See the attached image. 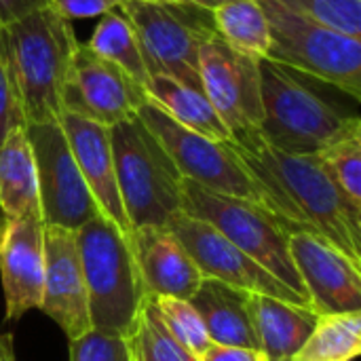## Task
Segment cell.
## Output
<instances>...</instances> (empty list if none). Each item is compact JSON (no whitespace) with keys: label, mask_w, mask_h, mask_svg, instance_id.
I'll return each instance as SVG.
<instances>
[{"label":"cell","mask_w":361,"mask_h":361,"mask_svg":"<svg viewBox=\"0 0 361 361\" xmlns=\"http://www.w3.org/2000/svg\"><path fill=\"white\" fill-rule=\"evenodd\" d=\"M231 146L294 231L326 237L361 264V212L343 197L315 154L281 152L260 133L241 142L231 140Z\"/></svg>","instance_id":"6da1fadb"},{"label":"cell","mask_w":361,"mask_h":361,"mask_svg":"<svg viewBox=\"0 0 361 361\" xmlns=\"http://www.w3.org/2000/svg\"><path fill=\"white\" fill-rule=\"evenodd\" d=\"M78 38L66 17L42 6L0 27V49L21 95L25 125L57 121Z\"/></svg>","instance_id":"7a4b0ae2"},{"label":"cell","mask_w":361,"mask_h":361,"mask_svg":"<svg viewBox=\"0 0 361 361\" xmlns=\"http://www.w3.org/2000/svg\"><path fill=\"white\" fill-rule=\"evenodd\" d=\"M91 328L129 336L148 298L129 239L102 214L74 231Z\"/></svg>","instance_id":"3957f363"},{"label":"cell","mask_w":361,"mask_h":361,"mask_svg":"<svg viewBox=\"0 0 361 361\" xmlns=\"http://www.w3.org/2000/svg\"><path fill=\"white\" fill-rule=\"evenodd\" d=\"M116 184L131 233L167 228L182 212V176L154 133L135 114L110 127Z\"/></svg>","instance_id":"277c9868"},{"label":"cell","mask_w":361,"mask_h":361,"mask_svg":"<svg viewBox=\"0 0 361 361\" xmlns=\"http://www.w3.org/2000/svg\"><path fill=\"white\" fill-rule=\"evenodd\" d=\"M258 66L262 93L258 133L269 146L290 154H317L355 118L302 82L296 70L269 57Z\"/></svg>","instance_id":"5b68a950"},{"label":"cell","mask_w":361,"mask_h":361,"mask_svg":"<svg viewBox=\"0 0 361 361\" xmlns=\"http://www.w3.org/2000/svg\"><path fill=\"white\" fill-rule=\"evenodd\" d=\"M182 212L214 226L243 254L309 302L302 279L290 256V235L294 231L277 216L256 203L207 190L190 180H182Z\"/></svg>","instance_id":"8992f818"},{"label":"cell","mask_w":361,"mask_h":361,"mask_svg":"<svg viewBox=\"0 0 361 361\" xmlns=\"http://www.w3.org/2000/svg\"><path fill=\"white\" fill-rule=\"evenodd\" d=\"M121 11L135 30L148 76H169L203 91L199 53L216 34L212 8L178 0H125Z\"/></svg>","instance_id":"52a82bcc"},{"label":"cell","mask_w":361,"mask_h":361,"mask_svg":"<svg viewBox=\"0 0 361 361\" xmlns=\"http://www.w3.org/2000/svg\"><path fill=\"white\" fill-rule=\"evenodd\" d=\"M258 2L271 32L269 59L361 99V38L319 25L275 0Z\"/></svg>","instance_id":"ba28073f"},{"label":"cell","mask_w":361,"mask_h":361,"mask_svg":"<svg viewBox=\"0 0 361 361\" xmlns=\"http://www.w3.org/2000/svg\"><path fill=\"white\" fill-rule=\"evenodd\" d=\"M137 116L163 144V148L167 150L184 180H190L220 195L256 203L273 216H277L281 222H286L279 216V209L269 197V192L245 169V165L233 150L231 142H216L182 127L150 99L140 106Z\"/></svg>","instance_id":"9c48e42d"},{"label":"cell","mask_w":361,"mask_h":361,"mask_svg":"<svg viewBox=\"0 0 361 361\" xmlns=\"http://www.w3.org/2000/svg\"><path fill=\"white\" fill-rule=\"evenodd\" d=\"M44 226L76 231L99 214L72 157L59 121L25 125Z\"/></svg>","instance_id":"30bf717a"},{"label":"cell","mask_w":361,"mask_h":361,"mask_svg":"<svg viewBox=\"0 0 361 361\" xmlns=\"http://www.w3.org/2000/svg\"><path fill=\"white\" fill-rule=\"evenodd\" d=\"M260 59L228 47L214 34L199 53L201 89L231 131L233 142L258 135L262 123Z\"/></svg>","instance_id":"8fae6325"},{"label":"cell","mask_w":361,"mask_h":361,"mask_svg":"<svg viewBox=\"0 0 361 361\" xmlns=\"http://www.w3.org/2000/svg\"><path fill=\"white\" fill-rule=\"evenodd\" d=\"M144 102L148 95L140 82L78 42L61 93V112L112 127L135 116Z\"/></svg>","instance_id":"7c38bea8"},{"label":"cell","mask_w":361,"mask_h":361,"mask_svg":"<svg viewBox=\"0 0 361 361\" xmlns=\"http://www.w3.org/2000/svg\"><path fill=\"white\" fill-rule=\"evenodd\" d=\"M167 228L188 252V256L192 258L203 277L222 281L231 288L250 294H264L311 309V305L305 298H300L294 290H290L286 283L273 277L267 269H262L247 254H243L235 243H231L207 222H201L180 212L169 222Z\"/></svg>","instance_id":"4fadbf2b"},{"label":"cell","mask_w":361,"mask_h":361,"mask_svg":"<svg viewBox=\"0 0 361 361\" xmlns=\"http://www.w3.org/2000/svg\"><path fill=\"white\" fill-rule=\"evenodd\" d=\"M290 256L317 315L361 311V264L313 231L290 235Z\"/></svg>","instance_id":"5bb4252c"},{"label":"cell","mask_w":361,"mask_h":361,"mask_svg":"<svg viewBox=\"0 0 361 361\" xmlns=\"http://www.w3.org/2000/svg\"><path fill=\"white\" fill-rule=\"evenodd\" d=\"M0 277L6 319L40 309L44 277V222L40 212L0 220Z\"/></svg>","instance_id":"9a60e30c"},{"label":"cell","mask_w":361,"mask_h":361,"mask_svg":"<svg viewBox=\"0 0 361 361\" xmlns=\"http://www.w3.org/2000/svg\"><path fill=\"white\" fill-rule=\"evenodd\" d=\"M40 311H44L66 332L68 341H76L93 330L74 231L44 226Z\"/></svg>","instance_id":"2e32d148"},{"label":"cell","mask_w":361,"mask_h":361,"mask_svg":"<svg viewBox=\"0 0 361 361\" xmlns=\"http://www.w3.org/2000/svg\"><path fill=\"white\" fill-rule=\"evenodd\" d=\"M59 125L72 150V157L80 169V176L99 209V214L110 220L127 239H131V226L125 216L114 159H112V144H110V127L61 112Z\"/></svg>","instance_id":"e0dca14e"},{"label":"cell","mask_w":361,"mask_h":361,"mask_svg":"<svg viewBox=\"0 0 361 361\" xmlns=\"http://www.w3.org/2000/svg\"><path fill=\"white\" fill-rule=\"evenodd\" d=\"M148 296L190 300L203 281L201 271L169 228L140 226L129 239Z\"/></svg>","instance_id":"ac0fdd59"},{"label":"cell","mask_w":361,"mask_h":361,"mask_svg":"<svg viewBox=\"0 0 361 361\" xmlns=\"http://www.w3.org/2000/svg\"><path fill=\"white\" fill-rule=\"evenodd\" d=\"M247 307L258 351L267 361L292 360L311 336L319 317L309 307L292 305L264 294H250Z\"/></svg>","instance_id":"d6986e66"},{"label":"cell","mask_w":361,"mask_h":361,"mask_svg":"<svg viewBox=\"0 0 361 361\" xmlns=\"http://www.w3.org/2000/svg\"><path fill=\"white\" fill-rule=\"evenodd\" d=\"M247 296L250 292L203 277L188 302L201 315L212 343L258 351Z\"/></svg>","instance_id":"ffe728a7"},{"label":"cell","mask_w":361,"mask_h":361,"mask_svg":"<svg viewBox=\"0 0 361 361\" xmlns=\"http://www.w3.org/2000/svg\"><path fill=\"white\" fill-rule=\"evenodd\" d=\"M144 91L152 104H157L182 127L216 142H231V131L203 91L161 74L148 76Z\"/></svg>","instance_id":"44dd1931"},{"label":"cell","mask_w":361,"mask_h":361,"mask_svg":"<svg viewBox=\"0 0 361 361\" xmlns=\"http://www.w3.org/2000/svg\"><path fill=\"white\" fill-rule=\"evenodd\" d=\"M0 209L4 218L40 212L36 165L25 127L15 129L0 146Z\"/></svg>","instance_id":"7402d4cb"},{"label":"cell","mask_w":361,"mask_h":361,"mask_svg":"<svg viewBox=\"0 0 361 361\" xmlns=\"http://www.w3.org/2000/svg\"><path fill=\"white\" fill-rule=\"evenodd\" d=\"M216 34L235 51L256 59L269 57L271 32L258 0H231L212 8Z\"/></svg>","instance_id":"603a6c76"},{"label":"cell","mask_w":361,"mask_h":361,"mask_svg":"<svg viewBox=\"0 0 361 361\" xmlns=\"http://www.w3.org/2000/svg\"><path fill=\"white\" fill-rule=\"evenodd\" d=\"M361 353V311L319 315L317 324L290 361H353Z\"/></svg>","instance_id":"cb8c5ba5"},{"label":"cell","mask_w":361,"mask_h":361,"mask_svg":"<svg viewBox=\"0 0 361 361\" xmlns=\"http://www.w3.org/2000/svg\"><path fill=\"white\" fill-rule=\"evenodd\" d=\"M87 47L97 53L99 57L112 61L121 70H125L135 82L142 87L148 80V70L142 57L140 40L135 36V30L131 21L123 15L121 8L108 11L102 15L93 36L89 38Z\"/></svg>","instance_id":"d4e9b609"},{"label":"cell","mask_w":361,"mask_h":361,"mask_svg":"<svg viewBox=\"0 0 361 361\" xmlns=\"http://www.w3.org/2000/svg\"><path fill=\"white\" fill-rule=\"evenodd\" d=\"M343 197L361 212V121L355 116L317 154Z\"/></svg>","instance_id":"484cf974"},{"label":"cell","mask_w":361,"mask_h":361,"mask_svg":"<svg viewBox=\"0 0 361 361\" xmlns=\"http://www.w3.org/2000/svg\"><path fill=\"white\" fill-rule=\"evenodd\" d=\"M127 338L135 361H199L167 332L152 296L144 300L133 332Z\"/></svg>","instance_id":"4316f807"},{"label":"cell","mask_w":361,"mask_h":361,"mask_svg":"<svg viewBox=\"0 0 361 361\" xmlns=\"http://www.w3.org/2000/svg\"><path fill=\"white\" fill-rule=\"evenodd\" d=\"M152 300L159 309V315H161L167 332L186 351H190L195 357H201L212 347V338L205 330V324L188 300L167 298V296H161V298L152 296Z\"/></svg>","instance_id":"83f0119b"},{"label":"cell","mask_w":361,"mask_h":361,"mask_svg":"<svg viewBox=\"0 0 361 361\" xmlns=\"http://www.w3.org/2000/svg\"><path fill=\"white\" fill-rule=\"evenodd\" d=\"M292 13L345 36L361 38V0H275Z\"/></svg>","instance_id":"f1b7e54d"},{"label":"cell","mask_w":361,"mask_h":361,"mask_svg":"<svg viewBox=\"0 0 361 361\" xmlns=\"http://www.w3.org/2000/svg\"><path fill=\"white\" fill-rule=\"evenodd\" d=\"M70 361H135L127 336H112L89 330L85 336L70 341Z\"/></svg>","instance_id":"f546056e"},{"label":"cell","mask_w":361,"mask_h":361,"mask_svg":"<svg viewBox=\"0 0 361 361\" xmlns=\"http://www.w3.org/2000/svg\"><path fill=\"white\" fill-rule=\"evenodd\" d=\"M25 127V114L11 66L0 49V146L15 131Z\"/></svg>","instance_id":"4dcf8cb0"},{"label":"cell","mask_w":361,"mask_h":361,"mask_svg":"<svg viewBox=\"0 0 361 361\" xmlns=\"http://www.w3.org/2000/svg\"><path fill=\"white\" fill-rule=\"evenodd\" d=\"M125 0H47V6L57 11L61 17L70 19H87L95 15H106L108 11L121 8Z\"/></svg>","instance_id":"1f68e13d"},{"label":"cell","mask_w":361,"mask_h":361,"mask_svg":"<svg viewBox=\"0 0 361 361\" xmlns=\"http://www.w3.org/2000/svg\"><path fill=\"white\" fill-rule=\"evenodd\" d=\"M199 361H267L260 351L243 349V347H231V345H216L199 357Z\"/></svg>","instance_id":"d6a6232c"},{"label":"cell","mask_w":361,"mask_h":361,"mask_svg":"<svg viewBox=\"0 0 361 361\" xmlns=\"http://www.w3.org/2000/svg\"><path fill=\"white\" fill-rule=\"evenodd\" d=\"M47 6V0H0V27Z\"/></svg>","instance_id":"836d02e7"},{"label":"cell","mask_w":361,"mask_h":361,"mask_svg":"<svg viewBox=\"0 0 361 361\" xmlns=\"http://www.w3.org/2000/svg\"><path fill=\"white\" fill-rule=\"evenodd\" d=\"M0 361H15L11 336H0Z\"/></svg>","instance_id":"e575fe53"},{"label":"cell","mask_w":361,"mask_h":361,"mask_svg":"<svg viewBox=\"0 0 361 361\" xmlns=\"http://www.w3.org/2000/svg\"><path fill=\"white\" fill-rule=\"evenodd\" d=\"M178 2H192V4H199V6H205V8H212L209 0H178Z\"/></svg>","instance_id":"d590c367"},{"label":"cell","mask_w":361,"mask_h":361,"mask_svg":"<svg viewBox=\"0 0 361 361\" xmlns=\"http://www.w3.org/2000/svg\"><path fill=\"white\" fill-rule=\"evenodd\" d=\"M224 2H231V0H209V4H212V8H216L218 4H224Z\"/></svg>","instance_id":"8d00e7d4"},{"label":"cell","mask_w":361,"mask_h":361,"mask_svg":"<svg viewBox=\"0 0 361 361\" xmlns=\"http://www.w3.org/2000/svg\"><path fill=\"white\" fill-rule=\"evenodd\" d=\"M148 2H161V0H148Z\"/></svg>","instance_id":"74e56055"}]
</instances>
